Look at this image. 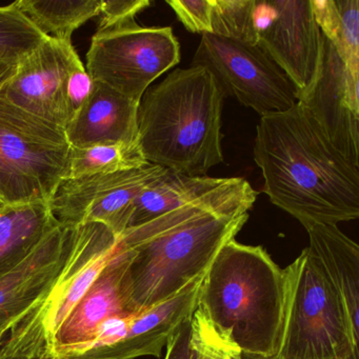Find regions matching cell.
Returning a JSON list of instances; mask_svg holds the SVG:
<instances>
[{
    "label": "cell",
    "instance_id": "obj_16",
    "mask_svg": "<svg viewBox=\"0 0 359 359\" xmlns=\"http://www.w3.org/2000/svg\"><path fill=\"white\" fill-rule=\"evenodd\" d=\"M203 278L199 277L173 297L134 314L127 333L116 344L64 359L158 358L170 336L196 310Z\"/></svg>",
    "mask_w": 359,
    "mask_h": 359
},
{
    "label": "cell",
    "instance_id": "obj_29",
    "mask_svg": "<svg viewBox=\"0 0 359 359\" xmlns=\"http://www.w3.org/2000/svg\"><path fill=\"white\" fill-rule=\"evenodd\" d=\"M93 87V79L83 65L71 73L66 83V104L70 121L85 106L91 95Z\"/></svg>",
    "mask_w": 359,
    "mask_h": 359
},
{
    "label": "cell",
    "instance_id": "obj_19",
    "mask_svg": "<svg viewBox=\"0 0 359 359\" xmlns=\"http://www.w3.org/2000/svg\"><path fill=\"white\" fill-rule=\"evenodd\" d=\"M308 231V249L320 262L329 280L337 292L359 340V247L336 224H313Z\"/></svg>",
    "mask_w": 359,
    "mask_h": 359
},
{
    "label": "cell",
    "instance_id": "obj_21",
    "mask_svg": "<svg viewBox=\"0 0 359 359\" xmlns=\"http://www.w3.org/2000/svg\"><path fill=\"white\" fill-rule=\"evenodd\" d=\"M321 34L359 77V0H310Z\"/></svg>",
    "mask_w": 359,
    "mask_h": 359
},
{
    "label": "cell",
    "instance_id": "obj_14",
    "mask_svg": "<svg viewBox=\"0 0 359 359\" xmlns=\"http://www.w3.org/2000/svg\"><path fill=\"white\" fill-rule=\"evenodd\" d=\"M127 266V250L121 239L118 251L58 327L43 359H64L79 354L106 321L132 314L128 312L126 299Z\"/></svg>",
    "mask_w": 359,
    "mask_h": 359
},
{
    "label": "cell",
    "instance_id": "obj_4",
    "mask_svg": "<svg viewBox=\"0 0 359 359\" xmlns=\"http://www.w3.org/2000/svg\"><path fill=\"white\" fill-rule=\"evenodd\" d=\"M285 297L283 269L260 245L233 238L205 271L197 309L241 352L275 356Z\"/></svg>",
    "mask_w": 359,
    "mask_h": 359
},
{
    "label": "cell",
    "instance_id": "obj_3",
    "mask_svg": "<svg viewBox=\"0 0 359 359\" xmlns=\"http://www.w3.org/2000/svg\"><path fill=\"white\" fill-rule=\"evenodd\" d=\"M224 95L203 67L176 69L151 86L138 106V137L149 163L190 176H205L224 163Z\"/></svg>",
    "mask_w": 359,
    "mask_h": 359
},
{
    "label": "cell",
    "instance_id": "obj_9",
    "mask_svg": "<svg viewBox=\"0 0 359 359\" xmlns=\"http://www.w3.org/2000/svg\"><path fill=\"white\" fill-rule=\"evenodd\" d=\"M191 66L207 69L224 95L236 98L260 117L297 104L293 81L258 45L203 33Z\"/></svg>",
    "mask_w": 359,
    "mask_h": 359
},
{
    "label": "cell",
    "instance_id": "obj_25",
    "mask_svg": "<svg viewBox=\"0 0 359 359\" xmlns=\"http://www.w3.org/2000/svg\"><path fill=\"white\" fill-rule=\"evenodd\" d=\"M256 0H212L211 34L257 45Z\"/></svg>",
    "mask_w": 359,
    "mask_h": 359
},
{
    "label": "cell",
    "instance_id": "obj_35",
    "mask_svg": "<svg viewBox=\"0 0 359 359\" xmlns=\"http://www.w3.org/2000/svg\"><path fill=\"white\" fill-rule=\"evenodd\" d=\"M4 207H5V203H4V201L0 199V209H3Z\"/></svg>",
    "mask_w": 359,
    "mask_h": 359
},
{
    "label": "cell",
    "instance_id": "obj_22",
    "mask_svg": "<svg viewBox=\"0 0 359 359\" xmlns=\"http://www.w3.org/2000/svg\"><path fill=\"white\" fill-rule=\"evenodd\" d=\"M16 4L43 34L71 41L77 29L100 16L102 0H20Z\"/></svg>",
    "mask_w": 359,
    "mask_h": 359
},
{
    "label": "cell",
    "instance_id": "obj_2",
    "mask_svg": "<svg viewBox=\"0 0 359 359\" xmlns=\"http://www.w3.org/2000/svg\"><path fill=\"white\" fill-rule=\"evenodd\" d=\"M254 159L273 205L304 228L359 217V167L346 159L310 113L296 104L260 117Z\"/></svg>",
    "mask_w": 359,
    "mask_h": 359
},
{
    "label": "cell",
    "instance_id": "obj_7",
    "mask_svg": "<svg viewBox=\"0 0 359 359\" xmlns=\"http://www.w3.org/2000/svg\"><path fill=\"white\" fill-rule=\"evenodd\" d=\"M121 247V237L98 222L75 226L72 249L62 272L34 308L10 330L0 359H43L71 311Z\"/></svg>",
    "mask_w": 359,
    "mask_h": 359
},
{
    "label": "cell",
    "instance_id": "obj_32",
    "mask_svg": "<svg viewBox=\"0 0 359 359\" xmlns=\"http://www.w3.org/2000/svg\"><path fill=\"white\" fill-rule=\"evenodd\" d=\"M235 359H276L275 356H264V355L249 354V353L239 352Z\"/></svg>",
    "mask_w": 359,
    "mask_h": 359
},
{
    "label": "cell",
    "instance_id": "obj_20",
    "mask_svg": "<svg viewBox=\"0 0 359 359\" xmlns=\"http://www.w3.org/2000/svg\"><path fill=\"white\" fill-rule=\"evenodd\" d=\"M57 224L49 203L5 205L0 209V277L22 264Z\"/></svg>",
    "mask_w": 359,
    "mask_h": 359
},
{
    "label": "cell",
    "instance_id": "obj_11",
    "mask_svg": "<svg viewBox=\"0 0 359 359\" xmlns=\"http://www.w3.org/2000/svg\"><path fill=\"white\" fill-rule=\"evenodd\" d=\"M255 22L257 45L293 81L299 100L314 85L323 62V34L310 0H256Z\"/></svg>",
    "mask_w": 359,
    "mask_h": 359
},
{
    "label": "cell",
    "instance_id": "obj_26",
    "mask_svg": "<svg viewBox=\"0 0 359 359\" xmlns=\"http://www.w3.org/2000/svg\"><path fill=\"white\" fill-rule=\"evenodd\" d=\"M192 327L198 359H235L241 352L210 323L198 309L193 313Z\"/></svg>",
    "mask_w": 359,
    "mask_h": 359
},
{
    "label": "cell",
    "instance_id": "obj_28",
    "mask_svg": "<svg viewBox=\"0 0 359 359\" xmlns=\"http://www.w3.org/2000/svg\"><path fill=\"white\" fill-rule=\"evenodd\" d=\"M152 5L150 0H102L97 31L135 20L136 15Z\"/></svg>",
    "mask_w": 359,
    "mask_h": 359
},
{
    "label": "cell",
    "instance_id": "obj_33",
    "mask_svg": "<svg viewBox=\"0 0 359 359\" xmlns=\"http://www.w3.org/2000/svg\"><path fill=\"white\" fill-rule=\"evenodd\" d=\"M9 330L7 329H0V346L3 344L4 340H5L6 335H7V332Z\"/></svg>",
    "mask_w": 359,
    "mask_h": 359
},
{
    "label": "cell",
    "instance_id": "obj_10",
    "mask_svg": "<svg viewBox=\"0 0 359 359\" xmlns=\"http://www.w3.org/2000/svg\"><path fill=\"white\" fill-rule=\"evenodd\" d=\"M165 171L149 163L130 171L65 180L50 203L52 214L65 226L98 222L121 236L138 195Z\"/></svg>",
    "mask_w": 359,
    "mask_h": 359
},
{
    "label": "cell",
    "instance_id": "obj_8",
    "mask_svg": "<svg viewBox=\"0 0 359 359\" xmlns=\"http://www.w3.org/2000/svg\"><path fill=\"white\" fill-rule=\"evenodd\" d=\"M180 62V45L171 27L148 28L123 22L92 37L87 72L140 104L144 92Z\"/></svg>",
    "mask_w": 359,
    "mask_h": 359
},
{
    "label": "cell",
    "instance_id": "obj_23",
    "mask_svg": "<svg viewBox=\"0 0 359 359\" xmlns=\"http://www.w3.org/2000/svg\"><path fill=\"white\" fill-rule=\"evenodd\" d=\"M147 165L149 163L144 158L140 142L96 144L85 148L72 147L68 180L130 171Z\"/></svg>",
    "mask_w": 359,
    "mask_h": 359
},
{
    "label": "cell",
    "instance_id": "obj_34",
    "mask_svg": "<svg viewBox=\"0 0 359 359\" xmlns=\"http://www.w3.org/2000/svg\"><path fill=\"white\" fill-rule=\"evenodd\" d=\"M342 359H358V355H351V356L344 357Z\"/></svg>",
    "mask_w": 359,
    "mask_h": 359
},
{
    "label": "cell",
    "instance_id": "obj_27",
    "mask_svg": "<svg viewBox=\"0 0 359 359\" xmlns=\"http://www.w3.org/2000/svg\"><path fill=\"white\" fill-rule=\"evenodd\" d=\"M178 20L196 34L211 33L212 0H168Z\"/></svg>",
    "mask_w": 359,
    "mask_h": 359
},
{
    "label": "cell",
    "instance_id": "obj_17",
    "mask_svg": "<svg viewBox=\"0 0 359 359\" xmlns=\"http://www.w3.org/2000/svg\"><path fill=\"white\" fill-rule=\"evenodd\" d=\"M140 104L94 81L89 100L66 127L71 146L138 142Z\"/></svg>",
    "mask_w": 359,
    "mask_h": 359
},
{
    "label": "cell",
    "instance_id": "obj_5",
    "mask_svg": "<svg viewBox=\"0 0 359 359\" xmlns=\"http://www.w3.org/2000/svg\"><path fill=\"white\" fill-rule=\"evenodd\" d=\"M285 271L283 325L275 358L342 359L358 355L341 299L306 248Z\"/></svg>",
    "mask_w": 359,
    "mask_h": 359
},
{
    "label": "cell",
    "instance_id": "obj_24",
    "mask_svg": "<svg viewBox=\"0 0 359 359\" xmlns=\"http://www.w3.org/2000/svg\"><path fill=\"white\" fill-rule=\"evenodd\" d=\"M48 39L16 1L0 7V62L18 66Z\"/></svg>",
    "mask_w": 359,
    "mask_h": 359
},
{
    "label": "cell",
    "instance_id": "obj_1",
    "mask_svg": "<svg viewBox=\"0 0 359 359\" xmlns=\"http://www.w3.org/2000/svg\"><path fill=\"white\" fill-rule=\"evenodd\" d=\"M257 196L249 184L127 229L121 239L128 253V312H144L203 276L220 248L245 226Z\"/></svg>",
    "mask_w": 359,
    "mask_h": 359
},
{
    "label": "cell",
    "instance_id": "obj_30",
    "mask_svg": "<svg viewBox=\"0 0 359 359\" xmlns=\"http://www.w3.org/2000/svg\"><path fill=\"white\" fill-rule=\"evenodd\" d=\"M165 346V359H198V350L193 336L192 317L170 336Z\"/></svg>",
    "mask_w": 359,
    "mask_h": 359
},
{
    "label": "cell",
    "instance_id": "obj_13",
    "mask_svg": "<svg viewBox=\"0 0 359 359\" xmlns=\"http://www.w3.org/2000/svg\"><path fill=\"white\" fill-rule=\"evenodd\" d=\"M320 72L308 93L298 100L332 144L359 167V77L344 66L323 35Z\"/></svg>",
    "mask_w": 359,
    "mask_h": 359
},
{
    "label": "cell",
    "instance_id": "obj_31",
    "mask_svg": "<svg viewBox=\"0 0 359 359\" xmlns=\"http://www.w3.org/2000/svg\"><path fill=\"white\" fill-rule=\"evenodd\" d=\"M16 70H18V66H12V65L0 62V93L3 91L6 83L15 74Z\"/></svg>",
    "mask_w": 359,
    "mask_h": 359
},
{
    "label": "cell",
    "instance_id": "obj_18",
    "mask_svg": "<svg viewBox=\"0 0 359 359\" xmlns=\"http://www.w3.org/2000/svg\"><path fill=\"white\" fill-rule=\"evenodd\" d=\"M249 184L241 177L190 176L167 170L138 195L128 229L150 222L184 205L241 190Z\"/></svg>",
    "mask_w": 359,
    "mask_h": 359
},
{
    "label": "cell",
    "instance_id": "obj_15",
    "mask_svg": "<svg viewBox=\"0 0 359 359\" xmlns=\"http://www.w3.org/2000/svg\"><path fill=\"white\" fill-rule=\"evenodd\" d=\"M74 229L58 222L22 264L0 277V329L10 331L51 287L70 255Z\"/></svg>",
    "mask_w": 359,
    "mask_h": 359
},
{
    "label": "cell",
    "instance_id": "obj_12",
    "mask_svg": "<svg viewBox=\"0 0 359 359\" xmlns=\"http://www.w3.org/2000/svg\"><path fill=\"white\" fill-rule=\"evenodd\" d=\"M83 65L72 41L49 37L18 65L0 98L66 129L70 123L67 81Z\"/></svg>",
    "mask_w": 359,
    "mask_h": 359
},
{
    "label": "cell",
    "instance_id": "obj_6",
    "mask_svg": "<svg viewBox=\"0 0 359 359\" xmlns=\"http://www.w3.org/2000/svg\"><path fill=\"white\" fill-rule=\"evenodd\" d=\"M71 148L64 128L0 98V199L51 203L69 178Z\"/></svg>",
    "mask_w": 359,
    "mask_h": 359
}]
</instances>
